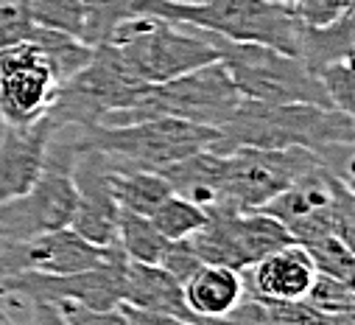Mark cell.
Returning <instances> with one entry per match:
<instances>
[{"label": "cell", "mask_w": 355, "mask_h": 325, "mask_svg": "<svg viewBox=\"0 0 355 325\" xmlns=\"http://www.w3.org/2000/svg\"><path fill=\"white\" fill-rule=\"evenodd\" d=\"M336 143H355V121L352 115L316 107V104H269L241 99L232 118L218 129L216 143L210 146L218 154H230L235 149H288L302 146L311 151H322Z\"/></svg>", "instance_id": "6da1fadb"}, {"label": "cell", "mask_w": 355, "mask_h": 325, "mask_svg": "<svg viewBox=\"0 0 355 325\" xmlns=\"http://www.w3.org/2000/svg\"><path fill=\"white\" fill-rule=\"evenodd\" d=\"M146 15L205 28L230 42L269 45L300 56V20L280 0H210V3L148 0Z\"/></svg>", "instance_id": "7a4b0ae2"}, {"label": "cell", "mask_w": 355, "mask_h": 325, "mask_svg": "<svg viewBox=\"0 0 355 325\" xmlns=\"http://www.w3.org/2000/svg\"><path fill=\"white\" fill-rule=\"evenodd\" d=\"M129 70L146 85H162L202 65L218 62V48L205 28L171 23L162 17H132L123 20L107 40Z\"/></svg>", "instance_id": "3957f363"}, {"label": "cell", "mask_w": 355, "mask_h": 325, "mask_svg": "<svg viewBox=\"0 0 355 325\" xmlns=\"http://www.w3.org/2000/svg\"><path fill=\"white\" fill-rule=\"evenodd\" d=\"M241 99L243 96L238 93L227 65L218 59L176 78H168L162 85H151L137 104L104 115L101 124H135L143 118L168 115L188 124L221 129L238 110Z\"/></svg>", "instance_id": "277c9868"}, {"label": "cell", "mask_w": 355, "mask_h": 325, "mask_svg": "<svg viewBox=\"0 0 355 325\" xmlns=\"http://www.w3.org/2000/svg\"><path fill=\"white\" fill-rule=\"evenodd\" d=\"M216 138H218V129L157 115V118H143L135 124L84 126L76 140L81 146H90L107 154L118 166L159 172L199 149H210Z\"/></svg>", "instance_id": "5b68a950"}, {"label": "cell", "mask_w": 355, "mask_h": 325, "mask_svg": "<svg viewBox=\"0 0 355 325\" xmlns=\"http://www.w3.org/2000/svg\"><path fill=\"white\" fill-rule=\"evenodd\" d=\"M76 140H59V132L45 146V160L31 188L0 205V241L17 244L51 230L70 227L76 213L73 185Z\"/></svg>", "instance_id": "8992f818"}, {"label": "cell", "mask_w": 355, "mask_h": 325, "mask_svg": "<svg viewBox=\"0 0 355 325\" xmlns=\"http://www.w3.org/2000/svg\"><path fill=\"white\" fill-rule=\"evenodd\" d=\"M143 78H137L129 65L121 59V53L101 42L93 48V59L87 62L76 76L62 81L56 90V101L48 110L45 118L62 126H93L101 124L104 115L126 110L140 101V96L148 90Z\"/></svg>", "instance_id": "52a82bcc"}, {"label": "cell", "mask_w": 355, "mask_h": 325, "mask_svg": "<svg viewBox=\"0 0 355 325\" xmlns=\"http://www.w3.org/2000/svg\"><path fill=\"white\" fill-rule=\"evenodd\" d=\"M218 48V59L227 65L235 88L243 99L269 104H316L330 107L319 78L305 67L300 56L283 53L269 45L230 42L207 31ZM336 110V107H333Z\"/></svg>", "instance_id": "ba28073f"}, {"label": "cell", "mask_w": 355, "mask_h": 325, "mask_svg": "<svg viewBox=\"0 0 355 325\" xmlns=\"http://www.w3.org/2000/svg\"><path fill=\"white\" fill-rule=\"evenodd\" d=\"M224 210H260L291 183L322 166L316 151L288 149H235L224 154Z\"/></svg>", "instance_id": "9c48e42d"}, {"label": "cell", "mask_w": 355, "mask_h": 325, "mask_svg": "<svg viewBox=\"0 0 355 325\" xmlns=\"http://www.w3.org/2000/svg\"><path fill=\"white\" fill-rule=\"evenodd\" d=\"M294 238L288 230L263 210H207L202 230L191 235V244L202 264H218L243 272L254 261L286 247Z\"/></svg>", "instance_id": "30bf717a"}, {"label": "cell", "mask_w": 355, "mask_h": 325, "mask_svg": "<svg viewBox=\"0 0 355 325\" xmlns=\"http://www.w3.org/2000/svg\"><path fill=\"white\" fill-rule=\"evenodd\" d=\"M123 267L126 256L115 244L110 258L93 269L73 272V275H34L17 272L6 275L0 292L12 300H40L51 306L78 303L87 308H115L121 306V286H123Z\"/></svg>", "instance_id": "8fae6325"}, {"label": "cell", "mask_w": 355, "mask_h": 325, "mask_svg": "<svg viewBox=\"0 0 355 325\" xmlns=\"http://www.w3.org/2000/svg\"><path fill=\"white\" fill-rule=\"evenodd\" d=\"M59 78L34 42L0 51V124L28 126L48 115L56 101Z\"/></svg>", "instance_id": "7c38bea8"}, {"label": "cell", "mask_w": 355, "mask_h": 325, "mask_svg": "<svg viewBox=\"0 0 355 325\" xmlns=\"http://www.w3.org/2000/svg\"><path fill=\"white\" fill-rule=\"evenodd\" d=\"M112 247H98V244L81 238L73 227H62L17 244H3L0 267H3L6 275H17V272L73 275V272H84L104 264Z\"/></svg>", "instance_id": "4fadbf2b"}, {"label": "cell", "mask_w": 355, "mask_h": 325, "mask_svg": "<svg viewBox=\"0 0 355 325\" xmlns=\"http://www.w3.org/2000/svg\"><path fill=\"white\" fill-rule=\"evenodd\" d=\"M73 185H76V213L70 227L81 238L98 244V247H112L118 238L121 208L110 188V157L76 140Z\"/></svg>", "instance_id": "5bb4252c"}, {"label": "cell", "mask_w": 355, "mask_h": 325, "mask_svg": "<svg viewBox=\"0 0 355 325\" xmlns=\"http://www.w3.org/2000/svg\"><path fill=\"white\" fill-rule=\"evenodd\" d=\"M241 278L246 297H254L260 303H291V300H305L316 278V267L302 244L291 241L266 258L254 261L252 267H246Z\"/></svg>", "instance_id": "9a60e30c"}, {"label": "cell", "mask_w": 355, "mask_h": 325, "mask_svg": "<svg viewBox=\"0 0 355 325\" xmlns=\"http://www.w3.org/2000/svg\"><path fill=\"white\" fill-rule=\"evenodd\" d=\"M53 132L59 129L51 118H40L28 126H6L0 138V205L31 188Z\"/></svg>", "instance_id": "2e32d148"}, {"label": "cell", "mask_w": 355, "mask_h": 325, "mask_svg": "<svg viewBox=\"0 0 355 325\" xmlns=\"http://www.w3.org/2000/svg\"><path fill=\"white\" fill-rule=\"evenodd\" d=\"M224 169H227L224 154L213 149H199L159 169V174L171 185V194L196 202L205 210H216L224 205Z\"/></svg>", "instance_id": "e0dca14e"}, {"label": "cell", "mask_w": 355, "mask_h": 325, "mask_svg": "<svg viewBox=\"0 0 355 325\" xmlns=\"http://www.w3.org/2000/svg\"><path fill=\"white\" fill-rule=\"evenodd\" d=\"M121 303L146 308V311H159V314H173L182 319L199 322L185 303L182 283L176 281L168 269L159 264H137L126 258L123 267V286H121Z\"/></svg>", "instance_id": "ac0fdd59"}, {"label": "cell", "mask_w": 355, "mask_h": 325, "mask_svg": "<svg viewBox=\"0 0 355 325\" xmlns=\"http://www.w3.org/2000/svg\"><path fill=\"white\" fill-rule=\"evenodd\" d=\"M185 303L188 311L207 325L221 322L243 297V278L238 269L218 267V264H202L185 283Z\"/></svg>", "instance_id": "d6986e66"}, {"label": "cell", "mask_w": 355, "mask_h": 325, "mask_svg": "<svg viewBox=\"0 0 355 325\" xmlns=\"http://www.w3.org/2000/svg\"><path fill=\"white\" fill-rule=\"evenodd\" d=\"M355 53V26L352 12L341 15L333 23L324 26H308L300 23V59L305 67L316 76L324 65L338 59H352Z\"/></svg>", "instance_id": "ffe728a7"}, {"label": "cell", "mask_w": 355, "mask_h": 325, "mask_svg": "<svg viewBox=\"0 0 355 325\" xmlns=\"http://www.w3.org/2000/svg\"><path fill=\"white\" fill-rule=\"evenodd\" d=\"M110 188H112V197L121 210L140 213V216H151L154 208L165 197H171V185L165 183V177L159 172L126 169L112 160H110Z\"/></svg>", "instance_id": "44dd1931"}, {"label": "cell", "mask_w": 355, "mask_h": 325, "mask_svg": "<svg viewBox=\"0 0 355 325\" xmlns=\"http://www.w3.org/2000/svg\"><path fill=\"white\" fill-rule=\"evenodd\" d=\"M115 244L129 261L137 264H159L165 250H168V238L151 224L148 216L118 210V238Z\"/></svg>", "instance_id": "7402d4cb"}, {"label": "cell", "mask_w": 355, "mask_h": 325, "mask_svg": "<svg viewBox=\"0 0 355 325\" xmlns=\"http://www.w3.org/2000/svg\"><path fill=\"white\" fill-rule=\"evenodd\" d=\"M84 3V42L101 45L110 40V34L132 17H140L146 12V0H81Z\"/></svg>", "instance_id": "603a6c76"}, {"label": "cell", "mask_w": 355, "mask_h": 325, "mask_svg": "<svg viewBox=\"0 0 355 325\" xmlns=\"http://www.w3.org/2000/svg\"><path fill=\"white\" fill-rule=\"evenodd\" d=\"M148 219H151V224H154L168 241H180V238H191L196 230L205 227L207 210L199 208L196 202H188V199H182V197L171 194V197H165V199L154 208V213H151Z\"/></svg>", "instance_id": "cb8c5ba5"}, {"label": "cell", "mask_w": 355, "mask_h": 325, "mask_svg": "<svg viewBox=\"0 0 355 325\" xmlns=\"http://www.w3.org/2000/svg\"><path fill=\"white\" fill-rule=\"evenodd\" d=\"M34 26L76 37L84 42V3L81 0H26Z\"/></svg>", "instance_id": "d4e9b609"}, {"label": "cell", "mask_w": 355, "mask_h": 325, "mask_svg": "<svg viewBox=\"0 0 355 325\" xmlns=\"http://www.w3.org/2000/svg\"><path fill=\"white\" fill-rule=\"evenodd\" d=\"M308 250L316 272L322 275H333L341 281H352L355 275V253H352V244H347L338 235H319L308 244H302Z\"/></svg>", "instance_id": "484cf974"}, {"label": "cell", "mask_w": 355, "mask_h": 325, "mask_svg": "<svg viewBox=\"0 0 355 325\" xmlns=\"http://www.w3.org/2000/svg\"><path fill=\"white\" fill-rule=\"evenodd\" d=\"M319 85L330 101V107L355 115V76H352V59H338L324 65L319 73Z\"/></svg>", "instance_id": "4316f807"}, {"label": "cell", "mask_w": 355, "mask_h": 325, "mask_svg": "<svg viewBox=\"0 0 355 325\" xmlns=\"http://www.w3.org/2000/svg\"><path fill=\"white\" fill-rule=\"evenodd\" d=\"M305 300L322 311H330V314H352L355 311V289H352V281H341V278H333V275H322L316 272Z\"/></svg>", "instance_id": "83f0119b"}, {"label": "cell", "mask_w": 355, "mask_h": 325, "mask_svg": "<svg viewBox=\"0 0 355 325\" xmlns=\"http://www.w3.org/2000/svg\"><path fill=\"white\" fill-rule=\"evenodd\" d=\"M275 325H352V314H330L308 300H291V303H266Z\"/></svg>", "instance_id": "f1b7e54d"}, {"label": "cell", "mask_w": 355, "mask_h": 325, "mask_svg": "<svg viewBox=\"0 0 355 325\" xmlns=\"http://www.w3.org/2000/svg\"><path fill=\"white\" fill-rule=\"evenodd\" d=\"M37 26L31 23L28 12H26V0L23 3H6L0 6V51L20 45V42H31Z\"/></svg>", "instance_id": "f546056e"}, {"label": "cell", "mask_w": 355, "mask_h": 325, "mask_svg": "<svg viewBox=\"0 0 355 325\" xmlns=\"http://www.w3.org/2000/svg\"><path fill=\"white\" fill-rule=\"evenodd\" d=\"M159 267L168 269L180 283H185V281L202 267V258L196 256L191 238H180V241H171V244H168V250H165Z\"/></svg>", "instance_id": "4dcf8cb0"}, {"label": "cell", "mask_w": 355, "mask_h": 325, "mask_svg": "<svg viewBox=\"0 0 355 325\" xmlns=\"http://www.w3.org/2000/svg\"><path fill=\"white\" fill-rule=\"evenodd\" d=\"M291 12L297 15L300 23L324 26V23H333L341 15L352 12V0H302V3L294 6Z\"/></svg>", "instance_id": "1f68e13d"}, {"label": "cell", "mask_w": 355, "mask_h": 325, "mask_svg": "<svg viewBox=\"0 0 355 325\" xmlns=\"http://www.w3.org/2000/svg\"><path fill=\"white\" fill-rule=\"evenodd\" d=\"M56 308L62 311V317L70 325H129L121 306H115V308H87V306H78V303H62Z\"/></svg>", "instance_id": "d6a6232c"}, {"label": "cell", "mask_w": 355, "mask_h": 325, "mask_svg": "<svg viewBox=\"0 0 355 325\" xmlns=\"http://www.w3.org/2000/svg\"><path fill=\"white\" fill-rule=\"evenodd\" d=\"M216 325H275L272 314H269V306L254 300V297H243L221 322Z\"/></svg>", "instance_id": "836d02e7"}, {"label": "cell", "mask_w": 355, "mask_h": 325, "mask_svg": "<svg viewBox=\"0 0 355 325\" xmlns=\"http://www.w3.org/2000/svg\"><path fill=\"white\" fill-rule=\"evenodd\" d=\"M121 311H123L129 325H207V322H193V319H182V317H173V314L135 308V306H126V303H121Z\"/></svg>", "instance_id": "e575fe53"}, {"label": "cell", "mask_w": 355, "mask_h": 325, "mask_svg": "<svg viewBox=\"0 0 355 325\" xmlns=\"http://www.w3.org/2000/svg\"><path fill=\"white\" fill-rule=\"evenodd\" d=\"M28 308H31V319L28 325H70L62 311L51 303H40V300H28Z\"/></svg>", "instance_id": "d590c367"}, {"label": "cell", "mask_w": 355, "mask_h": 325, "mask_svg": "<svg viewBox=\"0 0 355 325\" xmlns=\"http://www.w3.org/2000/svg\"><path fill=\"white\" fill-rule=\"evenodd\" d=\"M3 278H6V272H3V267H0V283H3ZM12 303H17V300H12V297H6L3 292H0V314H9Z\"/></svg>", "instance_id": "8d00e7d4"}, {"label": "cell", "mask_w": 355, "mask_h": 325, "mask_svg": "<svg viewBox=\"0 0 355 325\" xmlns=\"http://www.w3.org/2000/svg\"><path fill=\"white\" fill-rule=\"evenodd\" d=\"M280 3H283V6H288V9H294V6H300V3H302V0H280Z\"/></svg>", "instance_id": "74e56055"}, {"label": "cell", "mask_w": 355, "mask_h": 325, "mask_svg": "<svg viewBox=\"0 0 355 325\" xmlns=\"http://www.w3.org/2000/svg\"><path fill=\"white\" fill-rule=\"evenodd\" d=\"M6 3H23V0H0V6H6Z\"/></svg>", "instance_id": "f35d334b"}, {"label": "cell", "mask_w": 355, "mask_h": 325, "mask_svg": "<svg viewBox=\"0 0 355 325\" xmlns=\"http://www.w3.org/2000/svg\"><path fill=\"white\" fill-rule=\"evenodd\" d=\"M182 3H210V0H182Z\"/></svg>", "instance_id": "ab89813d"}]
</instances>
